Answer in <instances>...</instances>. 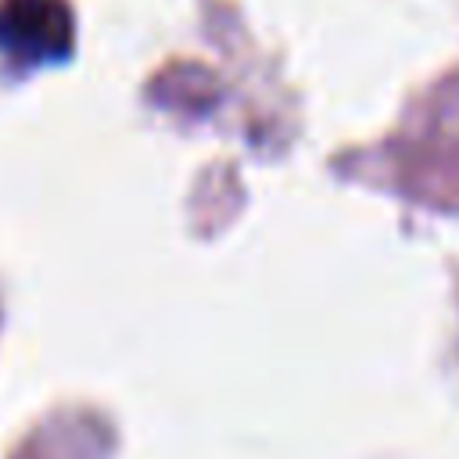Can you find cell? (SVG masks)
I'll return each mask as SVG.
<instances>
[{"mask_svg": "<svg viewBox=\"0 0 459 459\" xmlns=\"http://www.w3.org/2000/svg\"><path fill=\"white\" fill-rule=\"evenodd\" d=\"M72 50V14L65 0H4L0 54L18 65H50Z\"/></svg>", "mask_w": 459, "mask_h": 459, "instance_id": "cell-1", "label": "cell"}]
</instances>
